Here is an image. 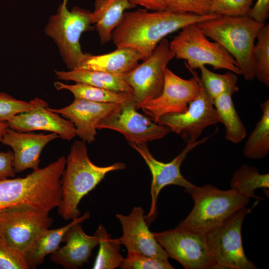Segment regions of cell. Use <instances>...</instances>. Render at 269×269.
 I'll use <instances>...</instances> for the list:
<instances>
[{"label":"cell","mask_w":269,"mask_h":269,"mask_svg":"<svg viewBox=\"0 0 269 269\" xmlns=\"http://www.w3.org/2000/svg\"><path fill=\"white\" fill-rule=\"evenodd\" d=\"M220 15L181 13L166 10L149 11L145 8L125 12L113 32L117 48H130L138 52L142 61L152 53L164 37L185 26L198 23Z\"/></svg>","instance_id":"1"},{"label":"cell","mask_w":269,"mask_h":269,"mask_svg":"<svg viewBox=\"0 0 269 269\" xmlns=\"http://www.w3.org/2000/svg\"><path fill=\"white\" fill-rule=\"evenodd\" d=\"M66 159L62 156L24 177L0 180V212L27 205L49 212L61 199L60 179Z\"/></svg>","instance_id":"2"},{"label":"cell","mask_w":269,"mask_h":269,"mask_svg":"<svg viewBox=\"0 0 269 269\" xmlns=\"http://www.w3.org/2000/svg\"><path fill=\"white\" fill-rule=\"evenodd\" d=\"M126 167L123 162L105 166L95 164L88 156L85 142L75 141L60 179L61 199L57 207L58 214L65 220L80 216L78 205L82 199L95 188L107 173Z\"/></svg>","instance_id":"3"},{"label":"cell","mask_w":269,"mask_h":269,"mask_svg":"<svg viewBox=\"0 0 269 269\" xmlns=\"http://www.w3.org/2000/svg\"><path fill=\"white\" fill-rule=\"evenodd\" d=\"M265 23L248 15L222 16L198 23L205 35L219 43L235 60L247 81L255 78V40Z\"/></svg>","instance_id":"4"},{"label":"cell","mask_w":269,"mask_h":269,"mask_svg":"<svg viewBox=\"0 0 269 269\" xmlns=\"http://www.w3.org/2000/svg\"><path fill=\"white\" fill-rule=\"evenodd\" d=\"M189 194L194 201L193 207L176 227L205 235L246 207L250 199L232 189L223 190L210 184L196 186Z\"/></svg>","instance_id":"5"},{"label":"cell","mask_w":269,"mask_h":269,"mask_svg":"<svg viewBox=\"0 0 269 269\" xmlns=\"http://www.w3.org/2000/svg\"><path fill=\"white\" fill-rule=\"evenodd\" d=\"M67 4V0H63L59 5L56 13L49 17L44 30L56 44L69 70H72L79 68L87 55L81 48V35L93 27L91 12L78 6L70 11Z\"/></svg>","instance_id":"6"},{"label":"cell","mask_w":269,"mask_h":269,"mask_svg":"<svg viewBox=\"0 0 269 269\" xmlns=\"http://www.w3.org/2000/svg\"><path fill=\"white\" fill-rule=\"evenodd\" d=\"M208 38L197 23H191L181 29L169 42V47L175 58L186 61L187 68L194 70L209 65L214 69L242 75L234 58L219 43Z\"/></svg>","instance_id":"7"},{"label":"cell","mask_w":269,"mask_h":269,"mask_svg":"<svg viewBox=\"0 0 269 269\" xmlns=\"http://www.w3.org/2000/svg\"><path fill=\"white\" fill-rule=\"evenodd\" d=\"M174 57L169 42L164 38L142 63L122 75L124 81L133 90L130 101L136 110L160 95L164 86L165 70Z\"/></svg>","instance_id":"8"},{"label":"cell","mask_w":269,"mask_h":269,"mask_svg":"<svg viewBox=\"0 0 269 269\" xmlns=\"http://www.w3.org/2000/svg\"><path fill=\"white\" fill-rule=\"evenodd\" d=\"M252 208L244 207L222 225L206 234L217 269H256L244 253L241 229L245 216Z\"/></svg>","instance_id":"9"},{"label":"cell","mask_w":269,"mask_h":269,"mask_svg":"<svg viewBox=\"0 0 269 269\" xmlns=\"http://www.w3.org/2000/svg\"><path fill=\"white\" fill-rule=\"evenodd\" d=\"M152 233L168 257L178 262L184 269H217L205 234L176 227Z\"/></svg>","instance_id":"10"},{"label":"cell","mask_w":269,"mask_h":269,"mask_svg":"<svg viewBox=\"0 0 269 269\" xmlns=\"http://www.w3.org/2000/svg\"><path fill=\"white\" fill-rule=\"evenodd\" d=\"M209 136L195 141H187L182 151L172 161L164 163L156 159L149 151L146 143L129 142L130 146L134 149L143 158L147 165L152 175L150 187L151 205L148 213L144 215L148 226L157 216V201L160 191L165 186L176 185L184 188L189 194L196 187L181 174L180 166L188 153L197 145L205 142Z\"/></svg>","instance_id":"11"},{"label":"cell","mask_w":269,"mask_h":269,"mask_svg":"<svg viewBox=\"0 0 269 269\" xmlns=\"http://www.w3.org/2000/svg\"><path fill=\"white\" fill-rule=\"evenodd\" d=\"M187 69L193 77L184 79L167 67L161 94L142 106L141 109L143 112L154 122L156 123L164 115L184 112L188 109L189 102L199 94L200 78L194 70Z\"/></svg>","instance_id":"12"},{"label":"cell","mask_w":269,"mask_h":269,"mask_svg":"<svg viewBox=\"0 0 269 269\" xmlns=\"http://www.w3.org/2000/svg\"><path fill=\"white\" fill-rule=\"evenodd\" d=\"M137 110L129 99L101 120L97 129L116 131L122 134L129 142L135 143L159 139L170 132L168 127L154 122Z\"/></svg>","instance_id":"13"},{"label":"cell","mask_w":269,"mask_h":269,"mask_svg":"<svg viewBox=\"0 0 269 269\" xmlns=\"http://www.w3.org/2000/svg\"><path fill=\"white\" fill-rule=\"evenodd\" d=\"M49 213L27 205L5 210L0 212V233L24 253L36 235L52 225Z\"/></svg>","instance_id":"14"},{"label":"cell","mask_w":269,"mask_h":269,"mask_svg":"<svg viewBox=\"0 0 269 269\" xmlns=\"http://www.w3.org/2000/svg\"><path fill=\"white\" fill-rule=\"evenodd\" d=\"M200 93L189 102L186 111L164 115L156 123L168 127L186 142L197 140L206 128L220 123L213 100L206 91L200 79Z\"/></svg>","instance_id":"15"},{"label":"cell","mask_w":269,"mask_h":269,"mask_svg":"<svg viewBox=\"0 0 269 269\" xmlns=\"http://www.w3.org/2000/svg\"><path fill=\"white\" fill-rule=\"evenodd\" d=\"M29 103L30 109L17 114L7 122L9 128L19 132H50L67 140H71L76 135L73 123L50 111L46 101L35 98Z\"/></svg>","instance_id":"16"},{"label":"cell","mask_w":269,"mask_h":269,"mask_svg":"<svg viewBox=\"0 0 269 269\" xmlns=\"http://www.w3.org/2000/svg\"><path fill=\"white\" fill-rule=\"evenodd\" d=\"M144 210L134 207L128 215L117 214L123 234L119 239L128 252H136L155 258L168 260V256L148 228Z\"/></svg>","instance_id":"17"},{"label":"cell","mask_w":269,"mask_h":269,"mask_svg":"<svg viewBox=\"0 0 269 269\" xmlns=\"http://www.w3.org/2000/svg\"><path fill=\"white\" fill-rule=\"evenodd\" d=\"M119 105L75 98L71 104L64 108L48 109L72 123L76 135L85 142L90 143L95 139L99 122Z\"/></svg>","instance_id":"18"},{"label":"cell","mask_w":269,"mask_h":269,"mask_svg":"<svg viewBox=\"0 0 269 269\" xmlns=\"http://www.w3.org/2000/svg\"><path fill=\"white\" fill-rule=\"evenodd\" d=\"M58 137L59 135L56 133L19 132L8 128L0 142L12 148L13 168L15 172L18 173L27 169L34 170L39 168L40 156L43 149Z\"/></svg>","instance_id":"19"},{"label":"cell","mask_w":269,"mask_h":269,"mask_svg":"<svg viewBox=\"0 0 269 269\" xmlns=\"http://www.w3.org/2000/svg\"><path fill=\"white\" fill-rule=\"evenodd\" d=\"M81 223H76L67 231L62 240L65 244L51 254L52 262L66 269H79L88 262L99 239L95 234H86Z\"/></svg>","instance_id":"20"},{"label":"cell","mask_w":269,"mask_h":269,"mask_svg":"<svg viewBox=\"0 0 269 269\" xmlns=\"http://www.w3.org/2000/svg\"><path fill=\"white\" fill-rule=\"evenodd\" d=\"M142 57L137 51L130 48H119L106 54L94 55L87 53L79 68L123 75L137 66Z\"/></svg>","instance_id":"21"},{"label":"cell","mask_w":269,"mask_h":269,"mask_svg":"<svg viewBox=\"0 0 269 269\" xmlns=\"http://www.w3.org/2000/svg\"><path fill=\"white\" fill-rule=\"evenodd\" d=\"M90 217V212L87 211L64 226L40 231L24 252L28 268L36 269L42 264L46 256L53 253L60 247L65 233L71 227L76 223H82Z\"/></svg>","instance_id":"22"},{"label":"cell","mask_w":269,"mask_h":269,"mask_svg":"<svg viewBox=\"0 0 269 269\" xmlns=\"http://www.w3.org/2000/svg\"><path fill=\"white\" fill-rule=\"evenodd\" d=\"M129 0H95L94 9L91 12L92 24L102 44L112 39L113 32L120 24L125 11L135 7Z\"/></svg>","instance_id":"23"},{"label":"cell","mask_w":269,"mask_h":269,"mask_svg":"<svg viewBox=\"0 0 269 269\" xmlns=\"http://www.w3.org/2000/svg\"><path fill=\"white\" fill-rule=\"evenodd\" d=\"M55 74L59 80L72 81L118 92H133L123 79L122 75L83 68L67 71L55 70Z\"/></svg>","instance_id":"24"},{"label":"cell","mask_w":269,"mask_h":269,"mask_svg":"<svg viewBox=\"0 0 269 269\" xmlns=\"http://www.w3.org/2000/svg\"><path fill=\"white\" fill-rule=\"evenodd\" d=\"M231 92H226L213 101L220 122L226 129V138L234 143H239L247 135L246 128L233 103Z\"/></svg>","instance_id":"25"},{"label":"cell","mask_w":269,"mask_h":269,"mask_svg":"<svg viewBox=\"0 0 269 269\" xmlns=\"http://www.w3.org/2000/svg\"><path fill=\"white\" fill-rule=\"evenodd\" d=\"M262 115L247 140L243 149L248 158L261 159L269 152V100L261 105Z\"/></svg>","instance_id":"26"},{"label":"cell","mask_w":269,"mask_h":269,"mask_svg":"<svg viewBox=\"0 0 269 269\" xmlns=\"http://www.w3.org/2000/svg\"><path fill=\"white\" fill-rule=\"evenodd\" d=\"M54 86L57 90H67L70 91L75 98L99 103L122 104L129 100L132 94L113 91L81 83L68 85L57 81L54 83Z\"/></svg>","instance_id":"27"},{"label":"cell","mask_w":269,"mask_h":269,"mask_svg":"<svg viewBox=\"0 0 269 269\" xmlns=\"http://www.w3.org/2000/svg\"><path fill=\"white\" fill-rule=\"evenodd\" d=\"M99 239V249L93 269H114L120 267L124 258L120 254L121 242L113 239L104 226L100 224L95 234Z\"/></svg>","instance_id":"28"},{"label":"cell","mask_w":269,"mask_h":269,"mask_svg":"<svg viewBox=\"0 0 269 269\" xmlns=\"http://www.w3.org/2000/svg\"><path fill=\"white\" fill-rule=\"evenodd\" d=\"M230 186L242 195L260 199L254 192L258 188H269V174H261L256 168L243 164L233 174Z\"/></svg>","instance_id":"29"},{"label":"cell","mask_w":269,"mask_h":269,"mask_svg":"<svg viewBox=\"0 0 269 269\" xmlns=\"http://www.w3.org/2000/svg\"><path fill=\"white\" fill-rule=\"evenodd\" d=\"M199 69L201 83L213 101L225 92L234 94L238 91L237 77L234 73L229 71L223 74H218L210 71L206 66H201Z\"/></svg>","instance_id":"30"},{"label":"cell","mask_w":269,"mask_h":269,"mask_svg":"<svg viewBox=\"0 0 269 269\" xmlns=\"http://www.w3.org/2000/svg\"><path fill=\"white\" fill-rule=\"evenodd\" d=\"M254 48L256 63L255 77L269 86V24H265L259 31Z\"/></svg>","instance_id":"31"},{"label":"cell","mask_w":269,"mask_h":269,"mask_svg":"<svg viewBox=\"0 0 269 269\" xmlns=\"http://www.w3.org/2000/svg\"><path fill=\"white\" fill-rule=\"evenodd\" d=\"M0 269H29L24 253L12 246L0 233Z\"/></svg>","instance_id":"32"},{"label":"cell","mask_w":269,"mask_h":269,"mask_svg":"<svg viewBox=\"0 0 269 269\" xmlns=\"http://www.w3.org/2000/svg\"><path fill=\"white\" fill-rule=\"evenodd\" d=\"M122 269H173L168 260L149 257L136 252H128L122 261Z\"/></svg>","instance_id":"33"},{"label":"cell","mask_w":269,"mask_h":269,"mask_svg":"<svg viewBox=\"0 0 269 269\" xmlns=\"http://www.w3.org/2000/svg\"><path fill=\"white\" fill-rule=\"evenodd\" d=\"M253 0H212L210 13L222 16L248 15Z\"/></svg>","instance_id":"34"},{"label":"cell","mask_w":269,"mask_h":269,"mask_svg":"<svg viewBox=\"0 0 269 269\" xmlns=\"http://www.w3.org/2000/svg\"><path fill=\"white\" fill-rule=\"evenodd\" d=\"M165 10L204 15L210 13L212 0H163Z\"/></svg>","instance_id":"35"},{"label":"cell","mask_w":269,"mask_h":269,"mask_svg":"<svg viewBox=\"0 0 269 269\" xmlns=\"http://www.w3.org/2000/svg\"><path fill=\"white\" fill-rule=\"evenodd\" d=\"M30 108L29 102L17 100L6 93L0 92V122H8Z\"/></svg>","instance_id":"36"},{"label":"cell","mask_w":269,"mask_h":269,"mask_svg":"<svg viewBox=\"0 0 269 269\" xmlns=\"http://www.w3.org/2000/svg\"><path fill=\"white\" fill-rule=\"evenodd\" d=\"M13 151L0 152V180L15 176L16 172L13 166Z\"/></svg>","instance_id":"37"},{"label":"cell","mask_w":269,"mask_h":269,"mask_svg":"<svg viewBox=\"0 0 269 269\" xmlns=\"http://www.w3.org/2000/svg\"><path fill=\"white\" fill-rule=\"evenodd\" d=\"M269 15V0H257L248 16L257 22L265 23Z\"/></svg>","instance_id":"38"},{"label":"cell","mask_w":269,"mask_h":269,"mask_svg":"<svg viewBox=\"0 0 269 269\" xmlns=\"http://www.w3.org/2000/svg\"><path fill=\"white\" fill-rule=\"evenodd\" d=\"M135 6L140 5L152 11L165 10L163 0H129Z\"/></svg>","instance_id":"39"},{"label":"cell","mask_w":269,"mask_h":269,"mask_svg":"<svg viewBox=\"0 0 269 269\" xmlns=\"http://www.w3.org/2000/svg\"><path fill=\"white\" fill-rule=\"evenodd\" d=\"M8 128L7 122H0V141Z\"/></svg>","instance_id":"40"}]
</instances>
